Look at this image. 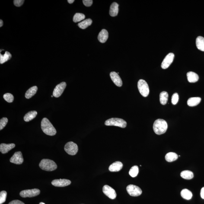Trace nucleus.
Returning a JSON list of instances; mask_svg holds the SVG:
<instances>
[{
  "mask_svg": "<svg viewBox=\"0 0 204 204\" xmlns=\"http://www.w3.org/2000/svg\"><path fill=\"white\" fill-rule=\"evenodd\" d=\"M41 127L42 130L46 135L54 136L56 134V130L47 118H44L41 122Z\"/></svg>",
  "mask_w": 204,
  "mask_h": 204,
  "instance_id": "obj_1",
  "label": "nucleus"
},
{
  "mask_svg": "<svg viewBox=\"0 0 204 204\" xmlns=\"http://www.w3.org/2000/svg\"><path fill=\"white\" fill-rule=\"evenodd\" d=\"M167 129V122L164 119H157L153 124V130L157 135H160L165 133Z\"/></svg>",
  "mask_w": 204,
  "mask_h": 204,
  "instance_id": "obj_2",
  "label": "nucleus"
},
{
  "mask_svg": "<svg viewBox=\"0 0 204 204\" xmlns=\"http://www.w3.org/2000/svg\"><path fill=\"white\" fill-rule=\"evenodd\" d=\"M39 166L42 170L47 171H53L57 168V166L54 161L46 159L42 160L39 163Z\"/></svg>",
  "mask_w": 204,
  "mask_h": 204,
  "instance_id": "obj_3",
  "label": "nucleus"
},
{
  "mask_svg": "<svg viewBox=\"0 0 204 204\" xmlns=\"http://www.w3.org/2000/svg\"><path fill=\"white\" fill-rule=\"evenodd\" d=\"M105 124L107 126H116L124 128L126 127L127 122L124 119L118 118H111L106 120Z\"/></svg>",
  "mask_w": 204,
  "mask_h": 204,
  "instance_id": "obj_4",
  "label": "nucleus"
},
{
  "mask_svg": "<svg viewBox=\"0 0 204 204\" xmlns=\"http://www.w3.org/2000/svg\"><path fill=\"white\" fill-rule=\"evenodd\" d=\"M138 88L140 94L144 97H147L149 93V87L146 81L140 80L138 82Z\"/></svg>",
  "mask_w": 204,
  "mask_h": 204,
  "instance_id": "obj_5",
  "label": "nucleus"
},
{
  "mask_svg": "<svg viewBox=\"0 0 204 204\" xmlns=\"http://www.w3.org/2000/svg\"><path fill=\"white\" fill-rule=\"evenodd\" d=\"M64 150L68 154L71 155H76L78 152V148L76 144L72 141L69 142L65 145Z\"/></svg>",
  "mask_w": 204,
  "mask_h": 204,
  "instance_id": "obj_6",
  "label": "nucleus"
},
{
  "mask_svg": "<svg viewBox=\"0 0 204 204\" xmlns=\"http://www.w3.org/2000/svg\"><path fill=\"white\" fill-rule=\"evenodd\" d=\"M40 190L39 189H34L23 190L20 192V195L23 198L33 197L39 195Z\"/></svg>",
  "mask_w": 204,
  "mask_h": 204,
  "instance_id": "obj_7",
  "label": "nucleus"
},
{
  "mask_svg": "<svg viewBox=\"0 0 204 204\" xmlns=\"http://www.w3.org/2000/svg\"><path fill=\"white\" fill-rule=\"evenodd\" d=\"M128 193L131 196H140L142 194V191L138 186L130 184L126 188Z\"/></svg>",
  "mask_w": 204,
  "mask_h": 204,
  "instance_id": "obj_8",
  "label": "nucleus"
},
{
  "mask_svg": "<svg viewBox=\"0 0 204 204\" xmlns=\"http://www.w3.org/2000/svg\"><path fill=\"white\" fill-rule=\"evenodd\" d=\"M66 82H64L57 85L53 90V97L56 98L60 97L66 88Z\"/></svg>",
  "mask_w": 204,
  "mask_h": 204,
  "instance_id": "obj_9",
  "label": "nucleus"
},
{
  "mask_svg": "<svg viewBox=\"0 0 204 204\" xmlns=\"http://www.w3.org/2000/svg\"><path fill=\"white\" fill-rule=\"evenodd\" d=\"M175 55L172 53H169L163 60L161 64V68L165 69L168 68L171 64L172 63L174 59Z\"/></svg>",
  "mask_w": 204,
  "mask_h": 204,
  "instance_id": "obj_10",
  "label": "nucleus"
},
{
  "mask_svg": "<svg viewBox=\"0 0 204 204\" xmlns=\"http://www.w3.org/2000/svg\"><path fill=\"white\" fill-rule=\"evenodd\" d=\"M103 193L110 199H114L116 196V193L114 189L107 185L103 186Z\"/></svg>",
  "mask_w": 204,
  "mask_h": 204,
  "instance_id": "obj_11",
  "label": "nucleus"
},
{
  "mask_svg": "<svg viewBox=\"0 0 204 204\" xmlns=\"http://www.w3.org/2000/svg\"><path fill=\"white\" fill-rule=\"evenodd\" d=\"M10 162L16 164H22L24 161L22 153L21 152H16L10 159Z\"/></svg>",
  "mask_w": 204,
  "mask_h": 204,
  "instance_id": "obj_12",
  "label": "nucleus"
},
{
  "mask_svg": "<svg viewBox=\"0 0 204 204\" xmlns=\"http://www.w3.org/2000/svg\"><path fill=\"white\" fill-rule=\"evenodd\" d=\"M71 182L70 180L65 179H56L52 182V184L56 187H63L70 184Z\"/></svg>",
  "mask_w": 204,
  "mask_h": 204,
  "instance_id": "obj_13",
  "label": "nucleus"
},
{
  "mask_svg": "<svg viewBox=\"0 0 204 204\" xmlns=\"http://www.w3.org/2000/svg\"><path fill=\"white\" fill-rule=\"evenodd\" d=\"M110 77L113 83L118 87L122 86V79L117 73L112 71L110 73Z\"/></svg>",
  "mask_w": 204,
  "mask_h": 204,
  "instance_id": "obj_14",
  "label": "nucleus"
},
{
  "mask_svg": "<svg viewBox=\"0 0 204 204\" xmlns=\"http://www.w3.org/2000/svg\"><path fill=\"white\" fill-rule=\"evenodd\" d=\"M15 147V145L14 143L1 144L0 145V151L2 154H5L8 153L10 150L14 148Z\"/></svg>",
  "mask_w": 204,
  "mask_h": 204,
  "instance_id": "obj_15",
  "label": "nucleus"
},
{
  "mask_svg": "<svg viewBox=\"0 0 204 204\" xmlns=\"http://www.w3.org/2000/svg\"><path fill=\"white\" fill-rule=\"evenodd\" d=\"M123 167V164L120 161H116L112 163L109 167V170L110 172H118Z\"/></svg>",
  "mask_w": 204,
  "mask_h": 204,
  "instance_id": "obj_16",
  "label": "nucleus"
},
{
  "mask_svg": "<svg viewBox=\"0 0 204 204\" xmlns=\"http://www.w3.org/2000/svg\"><path fill=\"white\" fill-rule=\"evenodd\" d=\"M108 37L109 34L107 31L105 29H103L99 33L98 38L100 43H104L107 41Z\"/></svg>",
  "mask_w": 204,
  "mask_h": 204,
  "instance_id": "obj_17",
  "label": "nucleus"
},
{
  "mask_svg": "<svg viewBox=\"0 0 204 204\" xmlns=\"http://www.w3.org/2000/svg\"><path fill=\"white\" fill-rule=\"evenodd\" d=\"M119 5L117 3L113 2L110 7L109 14L112 17H115L118 15L119 11Z\"/></svg>",
  "mask_w": 204,
  "mask_h": 204,
  "instance_id": "obj_18",
  "label": "nucleus"
},
{
  "mask_svg": "<svg viewBox=\"0 0 204 204\" xmlns=\"http://www.w3.org/2000/svg\"><path fill=\"white\" fill-rule=\"evenodd\" d=\"M188 81L189 82L194 83L197 82L199 80V76L196 73L189 71L187 74Z\"/></svg>",
  "mask_w": 204,
  "mask_h": 204,
  "instance_id": "obj_19",
  "label": "nucleus"
},
{
  "mask_svg": "<svg viewBox=\"0 0 204 204\" xmlns=\"http://www.w3.org/2000/svg\"><path fill=\"white\" fill-rule=\"evenodd\" d=\"M201 98L200 97H192L188 100L187 104L190 107L196 106L200 103Z\"/></svg>",
  "mask_w": 204,
  "mask_h": 204,
  "instance_id": "obj_20",
  "label": "nucleus"
},
{
  "mask_svg": "<svg viewBox=\"0 0 204 204\" xmlns=\"http://www.w3.org/2000/svg\"><path fill=\"white\" fill-rule=\"evenodd\" d=\"M38 89V87L36 86L31 87L26 93L25 97L26 98L28 99L33 97L37 92Z\"/></svg>",
  "mask_w": 204,
  "mask_h": 204,
  "instance_id": "obj_21",
  "label": "nucleus"
},
{
  "mask_svg": "<svg viewBox=\"0 0 204 204\" xmlns=\"http://www.w3.org/2000/svg\"><path fill=\"white\" fill-rule=\"evenodd\" d=\"M196 45L199 50L204 52V38L203 37L200 36L196 38Z\"/></svg>",
  "mask_w": 204,
  "mask_h": 204,
  "instance_id": "obj_22",
  "label": "nucleus"
},
{
  "mask_svg": "<svg viewBox=\"0 0 204 204\" xmlns=\"http://www.w3.org/2000/svg\"><path fill=\"white\" fill-rule=\"evenodd\" d=\"M38 114L37 112L36 111H31L29 112L24 116V120L26 122H29L32 120L36 117Z\"/></svg>",
  "mask_w": 204,
  "mask_h": 204,
  "instance_id": "obj_23",
  "label": "nucleus"
},
{
  "mask_svg": "<svg viewBox=\"0 0 204 204\" xmlns=\"http://www.w3.org/2000/svg\"><path fill=\"white\" fill-rule=\"evenodd\" d=\"M178 158V155L175 153L169 152L166 154L165 156V159L166 161L169 162H171L176 161Z\"/></svg>",
  "mask_w": 204,
  "mask_h": 204,
  "instance_id": "obj_24",
  "label": "nucleus"
},
{
  "mask_svg": "<svg viewBox=\"0 0 204 204\" xmlns=\"http://www.w3.org/2000/svg\"><path fill=\"white\" fill-rule=\"evenodd\" d=\"M180 176L182 178L186 180H190L194 177V173L190 170H185L181 172Z\"/></svg>",
  "mask_w": 204,
  "mask_h": 204,
  "instance_id": "obj_25",
  "label": "nucleus"
},
{
  "mask_svg": "<svg viewBox=\"0 0 204 204\" xmlns=\"http://www.w3.org/2000/svg\"><path fill=\"white\" fill-rule=\"evenodd\" d=\"M168 94L167 92L163 91L160 94V103L163 105L166 104L168 99Z\"/></svg>",
  "mask_w": 204,
  "mask_h": 204,
  "instance_id": "obj_26",
  "label": "nucleus"
},
{
  "mask_svg": "<svg viewBox=\"0 0 204 204\" xmlns=\"http://www.w3.org/2000/svg\"><path fill=\"white\" fill-rule=\"evenodd\" d=\"M92 23V20L91 19H87L79 23L78 26L81 29H85L91 25Z\"/></svg>",
  "mask_w": 204,
  "mask_h": 204,
  "instance_id": "obj_27",
  "label": "nucleus"
},
{
  "mask_svg": "<svg viewBox=\"0 0 204 204\" xmlns=\"http://www.w3.org/2000/svg\"><path fill=\"white\" fill-rule=\"evenodd\" d=\"M181 195L184 199L187 200H189L191 199L192 196L191 192L186 189H184L182 190L181 192Z\"/></svg>",
  "mask_w": 204,
  "mask_h": 204,
  "instance_id": "obj_28",
  "label": "nucleus"
},
{
  "mask_svg": "<svg viewBox=\"0 0 204 204\" xmlns=\"http://www.w3.org/2000/svg\"><path fill=\"white\" fill-rule=\"evenodd\" d=\"M11 53L7 51L5 52L4 55L0 54V63L2 64L5 63L11 59Z\"/></svg>",
  "mask_w": 204,
  "mask_h": 204,
  "instance_id": "obj_29",
  "label": "nucleus"
},
{
  "mask_svg": "<svg viewBox=\"0 0 204 204\" xmlns=\"http://www.w3.org/2000/svg\"><path fill=\"white\" fill-rule=\"evenodd\" d=\"M139 172V169L138 166H134L131 167L129 172L130 175L132 177H136Z\"/></svg>",
  "mask_w": 204,
  "mask_h": 204,
  "instance_id": "obj_30",
  "label": "nucleus"
},
{
  "mask_svg": "<svg viewBox=\"0 0 204 204\" xmlns=\"http://www.w3.org/2000/svg\"><path fill=\"white\" fill-rule=\"evenodd\" d=\"M85 18V16L81 13H76L74 16L73 21L74 22H78L84 20Z\"/></svg>",
  "mask_w": 204,
  "mask_h": 204,
  "instance_id": "obj_31",
  "label": "nucleus"
},
{
  "mask_svg": "<svg viewBox=\"0 0 204 204\" xmlns=\"http://www.w3.org/2000/svg\"><path fill=\"white\" fill-rule=\"evenodd\" d=\"M3 97L4 100L9 103H12L14 100V96L10 93H7L4 94Z\"/></svg>",
  "mask_w": 204,
  "mask_h": 204,
  "instance_id": "obj_32",
  "label": "nucleus"
},
{
  "mask_svg": "<svg viewBox=\"0 0 204 204\" xmlns=\"http://www.w3.org/2000/svg\"><path fill=\"white\" fill-rule=\"evenodd\" d=\"M7 196V192L5 190L0 192V204H2L5 202Z\"/></svg>",
  "mask_w": 204,
  "mask_h": 204,
  "instance_id": "obj_33",
  "label": "nucleus"
},
{
  "mask_svg": "<svg viewBox=\"0 0 204 204\" xmlns=\"http://www.w3.org/2000/svg\"><path fill=\"white\" fill-rule=\"evenodd\" d=\"M8 122V119L7 118L4 117L1 119L0 120V130H2L5 127Z\"/></svg>",
  "mask_w": 204,
  "mask_h": 204,
  "instance_id": "obj_34",
  "label": "nucleus"
},
{
  "mask_svg": "<svg viewBox=\"0 0 204 204\" xmlns=\"http://www.w3.org/2000/svg\"><path fill=\"white\" fill-rule=\"evenodd\" d=\"M179 96L177 93H175L173 94L172 97L171 101L172 104L173 105H176L178 101Z\"/></svg>",
  "mask_w": 204,
  "mask_h": 204,
  "instance_id": "obj_35",
  "label": "nucleus"
},
{
  "mask_svg": "<svg viewBox=\"0 0 204 204\" xmlns=\"http://www.w3.org/2000/svg\"><path fill=\"white\" fill-rule=\"evenodd\" d=\"M24 0H14V5L20 7L23 5L24 2Z\"/></svg>",
  "mask_w": 204,
  "mask_h": 204,
  "instance_id": "obj_36",
  "label": "nucleus"
},
{
  "mask_svg": "<svg viewBox=\"0 0 204 204\" xmlns=\"http://www.w3.org/2000/svg\"><path fill=\"white\" fill-rule=\"evenodd\" d=\"M82 2L84 5L88 7L91 6L93 4V1L92 0H83Z\"/></svg>",
  "mask_w": 204,
  "mask_h": 204,
  "instance_id": "obj_37",
  "label": "nucleus"
},
{
  "mask_svg": "<svg viewBox=\"0 0 204 204\" xmlns=\"http://www.w3.org/2000/svg\"><path fill=\"white\" fill-rule=\"evenodd\" d=\"M8 204H25L24 202L19 200H14L10 202Z\"/></svg>",
  "mask_w": 204,
  "mask_h": 204,
  "instance_id": "obj_38",
  "label": "nucleus"
},
{
  "mask_svg": "<svg viewBox=\"0 0 204 204\" xmlns=\"http://www.w3.org/2000/svg\"><path fill=\"white\" fill-rule=\"evenodd\" d=\"M200 195L202 199H204V187L201 189Z\"/></svg>",
  "mask_w": 204,
  "mask_h": 204,
  "instance_id": "obj_39",
  "label": "nucleus"
},
{
  "mask_svg": "<svg viewBox=\"0 0 204 204\" xmlns=\"http://www.w3.org/2000/svg\"><path fill=\"white\" fill-rule=\"evenodd\" d=\"M3 25V22L2 20H0V27H2Z\"/></svg>",
  "mask_w": 204,
  "mask_h": 204,
  "instance_id": "obj_40",
  "label": "nucleus"
},
{
  "mask_svg": "<svg viewBox=\"0 0 204 204\" xmlns=\"http://www.w3.org/2000/svg\"><path fill=\"white\" fill-rule=\"evenodd\" d=\"M74 1H75L74 0H68V2L69 3V4H71L74 2Z\"/></svg>",
  "mask_w": 204,
  "mask_h": 204,
  "instance_id": "obj_41",
  "label": "nucleus"
},
{
  "mask_svg": "<svg viewBox=\"0 0 204 204\" xmlns=\"http://www.w3.org/2000/svg\"><path fill=\"white\" fill-rule=\"evenodd\" d=\"M39 204H45V203H44V202H40V203H39Z\"/></svg>",
  "mask_w": 204,
  "mask_h": 204,
  "instance_id": "obj_42",
  "label": "nucleus"
},
{
  "mask_svg": "<svg viewBox=\"0 0 204 204\" xmlns=\"http://www.w3.org/2000/svg\"><path fill=\"white\" fill-rule=\"evenodd\" d=\"M53 97V95L51 96V97Z\"/></svg>",
  "mask_w": 204,
  "mask_h": 204,
  "instance_id": "obj_43",
  "label": "nucleus"
}]
</instances>
